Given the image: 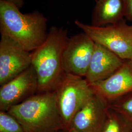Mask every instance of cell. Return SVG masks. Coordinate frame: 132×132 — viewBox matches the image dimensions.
Returning a JSON list of instances; mask_svg holds the SVG:
<instances>
[{"instance_id":"cell-17","label":"cell","mask_w":132,"mask_h":132,"mask_svg":"<svg viewBox=\"0 0 132 132\" xmlns=\"http://www.w3.org/2000/svg\"><path fill=\"white\" fill-rule=\"evenodd\" d=\"M16 5L19 9L22 8L24 4V0H5Z\"/></svg>"},{"instance_id":"cell-11","label":"cell","mask_w":132,"mask_h":132,"mask_svg":"<svg viewBox=\"0 0 132 132\" xmlns=\"http://www.w3.org/2000/svg\"><path fill=\"white\" fill-rule=\"evenodd\" d=\"M125 61L107 48L95 43L85 78L90 85L104 80L118 71Z\"/></svg>"},{"instance_id":"cell-19","label":"cell","mask_w":132,"mask_h":132,"mask_svg":"<svg viewBox=\"0 0 132 132\" xmlns=\"http://www.w3.org/2000/svg\"></svg>"},{"instance_id":"cell-16","label":"cell","mask_w":132,"mask_h":132,"mask_svg":"<svg viewBox=\"0 0 132 132\" xmlns=\"http://www.w3.org/2000/svg\"><path fill=\"white\" fill-rule=\"evenodd\" d=\"M125 6V17L132 22V0H123Z\"/></svg>"},{"instance_id":"cell-9","label":"cell","mask_w":132,"mask_h":132,"mask_svg":"<svg viewBox=\"0 0 132 132\" xmlns=\"http://www.w3.org/2000/svg\"><path fill=\"white\" fill-rule=\"evenodd\" d=\"M108 109L107 103L94 93L76 113L68 132H102Z\"/></svg>"},{"instance_id":"cell-4","label":"cell","mask_w":132,"mask_h":132,"mask_svg":"<svg viewBox=\"0 0 132 132\" xmlns=\"http://www.w3.org/2000/svg\"><path fill=\"white\" fill-rule=\"evenodd\" d=\"M55 92L64 130L68 132L76 113L94 92L85 77L70 74H66Z\"/></svg>"},{"instance_id":"cell-2","label":"cell","mask_w":132,"mask_h":132,"mask_svg":"<svg viewBox=\"0 0 132 132\" xmlns=\"http://www.w3.org/2000/svg\"><path fill=\"white\" fill-rule=\"evenodd\" d=\"M47 20L38 11L22 13L13 4L0 0V32L29 52H32L47 38Z\"/></svg>"},{"instance_id":"cell-14","label":"cell","mask_w":132,"mask_h":132,"mask_svg":"<svg viewBox=\"0 0 132 132\" xmlns=\"http://www.w3.org/2000/svg\"><path fill=\"white\" fill-rule=\"evenodd\" d=\"M108 107L120 114L132 127V92L108 104Z\"/></svg>"},{"instance_id":"cell-3","label":"cell","mask_w":132,"mask_h":132,"mask_svg":"<svg viewBox=\"0 0 132 132\" xmlns=\"http://www.w3.org/2000/svg\"><path fill=\"white\" fill-rule=\"evenodd\" d=\"M25 132H59L64 130L55 92L38 93L7 111Z\"/></svg>"},{"instance_id":"cell-7","label":"cell","mask_w":132,"mask_h":132,"mask_svg":"<svg viewBox=\"0 0 132 132\" xmlns=\"http://www.w3.org/2000/svg\"><path fill=\"white\" fill-rule=\"evenodd\" d=\"M31 66V52L6 36L0 41V85L13 79Z\"/></svg>"},{"instance_id":"cell-18","label":"cell","mask_w":132,"mask_h":132,"mask_svg":"<svg viewBox=\"0 0 132 132\" xmlns=\"http://www.w3.org/2000/svg\"><path fill=\"white\" fill-rule=\"evenodd\" d=\"M129 60V63H130V64L131 65V66L132 67V57H131V59H130V60Z\"/></svg>"},{"instance_id":"cell-12","label":"cell","mask_w":132,"mask_h":132,"mask_svg":"<svg viewBox=\"0 0 132 132\" xmlns=\"http://www.w3.org/2000/svg\"><path fill=\"white\" fill-rule=\"evenodd\" d=\"M123 0H97L92 16L91 25L102 27L118 23L124 20Z\"/></svg>"},{"instance_id":"cell-13","label":"cell","mask_w":132,"mask_h":132,"mask_svg":"<svg viewBox=\"0 0 132 132\" xmlns=\"http://www.w3.org/2000/svg\"><path fill=\"white\" fill-rule=\"evenodd\" d=\"M102 132H132V127L120 114L108 107Z\"/></svg>"},{"instance_id":"cell-5","label":"cell","mask_w":132,"mask_h":132,"mask_svg":"<svg viewBox=\"0 0 132 132\" xmlns=\"http://www.w3.org/2000/svg\"><path fill=\"white\" fill-rule=\"evenodd\" d=\"M75 24L94 43L107 48L124 60L131 59L132 26L126 24L124 20L105 27H95L84 24L78 20H76Z\"/></svg>"},{"instance_id":"cell-15","label":"cell","mask_w":132,"mask_h":132,"mask_svg":"<svg viewBox=\"0 0 132 132\" xmlns=\"http://www.w3.org/2000/svg\"><path fill=\"white\" fill-rule=\"evenodd\" d=\"M0 132H25L16 118L7 112L0 111Z\"/></svg>"},{"instance_id":"cell-6","label":"cell","mask_w":132,"mask_h":132,"mask_svg":"<svg viewBox=\"0 0 132 132\" xmlns=\"http://www.w3.org/2000/svg\"><path fill=\"white\" fill-rule=\"evenodd\" d=\"M95 43L84 32L69 38L64 49L63 62L66 74L85 77L90 65Z\"/></svg>"},{"instance_id":"cell-8","label":"cell","mask_w":132,"mask_h":132,"mask_svg":"<svg viewBox=\"0 0 132 132\" xmlns=\"http://www.w3.org/2000/svg\"><path fill=\"white\" fill-rule=\"evenodd\" d=\"M38 80L32 66L0 88V111L7 112L38 93Z\"/></svg>"},{"instance_id":"cell-10","label":"cell","mask_w":132,"mask_h":132,"mask_svg":"<svg viewBox=\"0 0 132 132\" xmlns=\"http://www.w3.org/2000/svg\"><path fill=\"white\" fill-rule=\"evenodd\" d=\"M90 85L94 94L109 104L132 92V66L126 60L112 76Z\"/></svg>"},{"instance_id":"cell-1","label":"cell","mask_w":132,"mask_h":132,"mask_svg":"<svg viewBox=\"0 0 132 132\" xmlns=\"http://www.w3.org/2000/svg\"><path fill=\"white\" fill-rule=\"evenodd\" d=\"M69 38L68 30L52 27L45 41L31 52V66L36 72L38 93L54 92L66 73L63 55Z\"/></svg>"}]
</instances>
